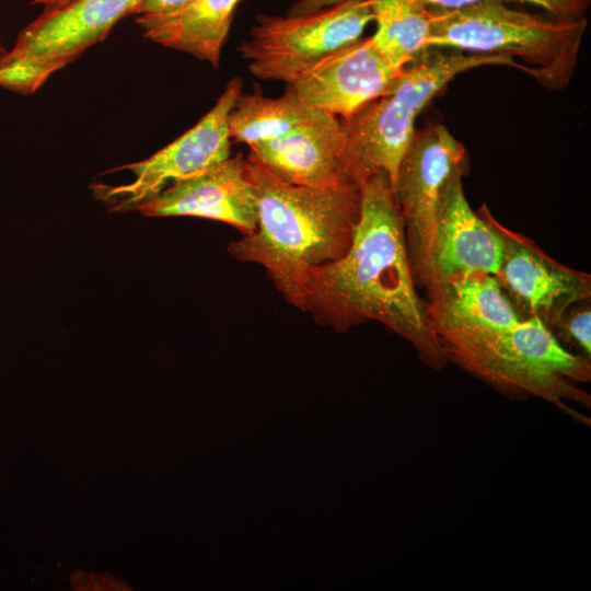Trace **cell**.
Returning a JSON list of instances; mask_svg holds the SVG:
<instances>
[{
	"mask_svg": "<svg viewBox=\"0 0 591 591\" xmlns=\"http://www.w3.org/2000/svg\"><path fill=\"white\" fill-rule=\"evenodd\" d=\"M502 244L496 279L521 320L536 317L552 332L573 305L589 301L591 277L547 255L534 241L497 221L485 205L478 210Z\"/></svg>",
	"mask_w": 591,
	"mask_h": 591,
	"instance_id": "obj_10",
	"label": "cell"
},
{
	"mask_svg": "<svg viewBox=\"0 0 591 591\" xmlns=\"http://www.w3.org/2000/svg\"><path fill=\"white\" fill-rule=\"evenodd\" d=\"M428 9L427 47L520 58L522 71L554 91L570 83L588 27L587 16L534 13L495 0Z\"/></svg>",
	"mask_w": 591,
	"mask_h": 591,
	"instance_id": "obj_3",
	"label": "cell"
},
{
	"mask_svg": "<svg viewBox=\"0 0 591 591\" xmlns=\"http://www.w3.org/2000/svg\"><path fill=\"white\" fill-rule=\"evenodd\" d=\"M371 22L364 0L286 16L259 14L239 51L254 77L288 85L321 58L361 38Z\"/></svg>",
	"mask_w": 591,
	"mask_h": 591,
	"instance_id": "obj_7",
	"label": "cell"
},
{
	"mask_svg": "<svg viewBox=\"0 0 591 591\" xmlns=\"http://www.w3.org/2000/svg\"><path fill=\"white\" fill-rule=\"evenodd\" d=\"M68 0H33L32 4H42L44 7H51L63 3Z\"/></svg>",
	"mask_w": 591,
	"mask_h": 591,
	"instance_id": "obj_22",
	"label": "cell"
},
{
	"mask_svg": "<svg viewBox=\"0 0 591 591\" xmlns=\"http://www.w3.org/2000/svg\"><path fill=\"white\" fill-rule=\"evenodd\" d=\"M376 23L371 36L394 63L405 66L427 48L430 32L428 7L416 0H364Z\"/></svg>",
	"mask_w": 591,
	"mask_h": 591,
	"instance_id": "obj_18",
	"label": "cell"
},
{
	"mask_svg": "<svg viewBox=\"0 0 591 591\" xmlns=\"http://www.w3.org/2000/svg\"><path fill=\"white\" fill-rule=\"evenodd\" d=\"M242 85L240 78L231 79L210 111L189 130L148 159L112 170L130 171L131 182L94 184V197L112 211H128L158 195L169 183L198 175L230 158L229 116Z\"/></svg>",
	"mask_w": 591,
	"mask_h": 591,
	"instance_id": "obj_9",
	"label": "cell"
},
{
	"mask_svg": "<svg viewBox=\"0 0 591 591\" xmlns=\"http://www.w3.org/2000/svg\"><path fill=\"white\" fill-rule=\"evenodd\" d=\"M558 340H564L579 355L591 356V309L590 302L584 301L571 306L553 329Z\"/></svg>",
	"mask_w": 591,
	"mask_h": 591,
	"instance_id": "obj_19",
	"label": "cell"
},
{
	"mask_svg": "<svg viewBox=\"0 0 591 591\" xmlns=\"http://www.w3.org/2000/svg\"><path fill=\"white\" fill-rule=\"evenodd\" d=\"M248 148V153L285 183L308 187L354 183L345 172V135L338 117L322 113L279 137Z\"/></svg>",
	"mask_w": 591,
	"mask_h": 591,
	"instance_id": "obj_15",
	"label": "cell"
},
{
	"mask_svg": "<svg viewBox=\"0 0 591 591\" xmlns=\"http://www.w3.org/2000/svg\"><path fill=\"white\" fill-rule=\"evenodd\" d=\"M320 114L302 104L290 85L279 97L242 92L229 116V132L232 141L250 147L279 137Z\"/></svg>",
	"mask_w": 591,
	"mask_h": 591,
	"instance_id": "obj_17",
	"label": "cell"
},
{
	"mask_svg": "<svg viewBox=\"0 0 591 591\" xmlns=\"http://www.w3.org/2000/svg\"><path fill=\"white\" fill-rule=\"evenodd\" d=\"M427 298L436 337L448 362L456 364L521 321L496 277L488 274L453 279Z\"/></svg>",
	"mask_w": 591,
	"mask_h": 591,
	"instance_id": "obj_11",
	"label": "cell"
},
{
	"mask_svg": "<svg viewBox=\"0 0 591 591\" xmlns=\"http://www.w3.org/2000/svg\"><path fill=\"white\" fill-rule=\"evenodd\" d=\"M459 366L509 396H536L578 421L590 422L568 405L590 407V395L576 385L590 382V358L565 348L536 317L521 320Z\"/></svg>",
	"mask_w": 591,
	"mask_h": 591,
	"instance_id": "obj_5",
	"label": "cell"
},
{
	"mask_svg": "<svg viewBox=\"0 0 591 591\" xmlns=\"http://www.w3.org/2000/svg\"><path fill=\"white\" fill-rule=\"evenodd\" d=\"M403 67L390 60L371 36L361 37L321 58L288 85L309 108L346 119L383 95Z\"/></svg>",
	"mask_w": 591,
	"mask_h": 591,
	"instance_id": "obj_12",
	"label": "cell"
},
{
	"mask_svg": "<svg viewBox=\"0 0 591 591\" xmlns=\"http://www.w3.org/2000/svg\"><path fill=\"white\" fill-rule=\"evenodd\" d=\"M467 152L447 127L416 129L392 186L399 209L413 276L426 290L434 223L443 193L457 174L466 173Z\"/></svg>",
	"mask_w": 591,
	"mask_h": 591,
	"instance_id": "obj_8",
	"label": "cell"
},
{
	"mask_svg": "<svg viewBox=\"0 0 591 591\" xmlns=\"http://www.w3.org/2000/svg\"><path fill=\"white\" fill-rule=\"evenodd\" d=\"M463 176L457 174L450 181L440 202L429 255L426 296L464 276H496L501 263V240L490 222L471 208L463 188Z\"/></svg>",
	"mask_w": 591,
	"mask_h": 591,
	"instance_id": "obj_13",
	"label": "cell"
},
{
	"mask_svg": "<svg viewBox=\"0 0 591 591\" xmlns=\"http://www.w3.org/2000/svg\"><path fill=\"white\" fill-rule=\"evenodd\" d=\"M480 66L521 69L515 60L503 55L427 47L415 56L383 95L340 119L347 177L360 186L371 175L385 172L393 186L416 131L418 115L455 77Z\"/></svg>",
	"mask_w": 591,
	"mask_h": 591,
	"instance_id": "obj_4",
	"label": "cell"
},
{
	"mask_svg": "<svg viewBox=\"0 0 591 591\" xmlns=\"http://www.w3.org/2000/svg\"><path fill=\"white\" fill-rule=\"evenodd\" d=\"M360 192L352 242L340 258L308 273L301 311L339 333L379 322L409 343L426 366L443 369L448 359L433 332L428 302L418 293L391 179L378 172L361 183Z\"/></svg>",
	"mask_w": 591,
	"mask_h": 591,
	"instance_id": "obj_1",
	"label": "cell"
},
{
	"mask_svg": "<svg viewBox=\"0 0 591 591\" xmlns=\"http://www.w3.org/2000/svg\"><path fill=\"white\" fill-rule=\"evenodd\" d=\"M135 209L146 217L188 216L221 221L242 235L253 233L258 220L256 190L241 153L171 184Z\"/></svg>",
	"mask_w": 591,
	"mask_h": 591,
	"instance_id": "obj_14",
	"label": "cell"
},
{
	"mask_svg": "<svg viewBox=\"0 0 591 591\" xmlns=\"http://www.w3.org/2000/svg\"><path fill=\"white\" fill-rule=\"evenodd\" d=\"M192 0H141L132 14L163 15L176 12L186 7Z\"/></svg>",
	"mask_w": 591,
	"mask_h": 591,
	"instance_id": "obj_21",
	"label": "cell"
},
{
	"mask_svg": "<svg viewBox=\"0 0 591 591\" xmlns=\"http://www.w3.org/2000/svg\"><path fill=\"white\" fill-rule=\"evenodd\" d=\"M240 1L192 0L173 13L138 15L136 23L150 40L189 54L218 68Z\"/></svg>",
	"mask_w": 591,
	"mask_h": 591,
	"instance_id": "obj_16",
	"label": "cell"
},
{
	"mask_svg": "<svg viewBox=\"0 0 591 591\" xmlns=\"http://www.w3.org/2000/svg\"><path fill=\"white\" fill-rule=\"evenodd\" d=\"M141 0H68L45 7L0 57V86L32 94L57 71L102 42Z\"/></svg>",
	"mask_w": 591,
	"mask_h": 591,
	"instance_id": "obj_6",
	"label": "cell"
},
{
	"mask_svg": "<svg viewBox=\"0 0 591 591\" xmlns=\"http://www.w3.org/2000/svg\"><path fill=\"white\" fill-rule=\"evenodd\" d=\"M426 7L453 9L484 0H416ZM505 3L519 2L540 7L544 12L565 18L586 16L591 0H495Z\"/></svg>",
	"mask_w": 591,
	"mask_h": 591,
	"instance_id": "obj_20",
	"label": "cell"
},
{
	"mask_svg": "<svg viewBox=\"0 0 591 591\" xmlns=\"http://www.w3.org/2000/svg\"><path fill=\"white\" fill-rule=\"evenodd\" d=\"M245 171L257 195V227L232 241L228 251L240 262L262 266L283 299L301 310L308 273L340 258L352 242L360 217V186L291 185L251 153Z\"/></svg>",
	"mask_w": 591,
	"mask_h": 591,
	"instance_id": "obj_2",
	"label": "cell"
}]
</instances>
